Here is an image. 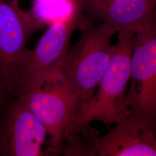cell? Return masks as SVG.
Masks as SVG:
<instances>
[{"mask_svg":"<svg viewBox=\"0 0 156 156\" xmlns=\"http://www.w3.org/2000/svg\"><path fill=\"white\" fill-rule=\"evenodd\" d=\"M84 18L83 15L51 24L33 49L26 51L19 69V95L41 78L59 69L73 33Z\"/></svg>","mask_w":156,"mask_h":156,"instance_id":"obj_7","label":"cell"},{"mask_svg":"<svg viewBox=\"0 0 156 156\" xmlns=\"http://www.w3.org/2000/svg\"><path fill=\"white\" fill-rule=\"evenodd\" d=\"M83 0H42L34 1L30 14L44 27L83 15Z\"/></svg>","mask_w":156,"mask_h":156,"instance_id":"obj_10","label":"cell"},{"mask_svg":"<svg viewBox=\"0 0 156 156\" xmlns=\"http://www.w3.org/2000/svg\"><path fill=\"white\" fill-rule=\"evenodd\" d=\"M42 27L17 1L0 0V80L11 97L19 93V69L28 39Z\"/></svg>","mask_w":156,"mask_h":156,"instance_id":"obj_5","label":"cell"},{"mask_svg":"<svg viewBox=\"0 0 156 156\" xmlns=\"http://www.w3.org/2000/svg\"><path fill=\"white\" fill-rule=\"evenodd\" d=\"M129 82V116L156 133V34L151 26L135 34Z\"/></svg>","mask_w":156,"mask_h":156,"instance_id":"obj_4","label":"cell"},{"mask_svg":"<svg viewBox=\"0 0 156 156\" xmlns=\"http://www.w3.org/2000/svg\"><path fill=\"white\" fill-rule=\"evenodd\" d=\"M18 96L46 129L49 156L62 154L65 142L75 134L78 111L74 97L59 69L41 78Z\"/></svg>","mask_w":156,"mask_h":156,"instance_id":"obj_2","label":"cell"},{"mask_svg":"<svg viewBox=\"0 0 156 156\" xmlns=\"http://www.w3.org/2000/svg\"><path fill=\"white\" fill-rule=\"evenodd\" d=\"M101 136L87 126L83 134L89 156H156V133L128 116Z\"/></svg>","mask_w":156,"mask_h":156,"instance_id":"obj_8","label":"cell"},{"mask_svg":"<svg viewBox=\"0 0 156 156\" xmlns=\"http://www.w3.org/2000/svg\"><path fill=\"white\" fill-rule=\"evenodd\" d=\"M79 28L80 37L58 69L76 101L78 119L109 66L115 49L112 39L117 33L111 25L102 22L94 26L86 17Z\"/></svg>","mask_w":156,"mask_h":156,"instance_id":"obj_1","label":"cell"},{"mask_svg":"<svg viewBox=\"0 0 156 156\" xmlns=\"http://www.w3.org/2000/svg\"><path fill=\"white\" fill-rule=\"evenodd\" d=\"M156 0H83L90 19L101 20L119 33L136 34L152 26Z\"/></svg>","mask_w":156,"mask_h":156,"instance_id":"obj_9","label":"cell"},{"mask_svg":"<svg viewBox=\"0 0 156 156\" xmlns=\"http://www.w3.org/2000/svg\"><path fill=\"white\" fill-rule=\"evenodd\" d=\"M48 131L22 98L11 97L0 107V156H48Z\"/></svg>","mask_w":156,"mask_h":156,"instance_id":"obj_6","label":"cell"},{"mask_svg":"<svg viewBox=\"0 0 156 156\" xmlns=\"http://www.w3.org/2000/svg\"><path fill=\"white\" fill-rule=\"evenodd\" d=\"M151 28L153 31V32L156 34V4H155V8L153 13V22H152V26Z\"/></svg>","mask_w":156,"mask_h":156,"instance_id":"obj_12","label":"cell"},{"mask_svg":"<svg viewBox=\"0 0 156 156\" xmlns=\"http://www.w3.org/2000/svg\"><path fill=\"white\" fill-rule=\"evenodd\" d=\"M11 97L4 84L0 80V107L4 105Z\"/></svg>","mask_w":156,"mask_h":156,"instance_id":"obj_11","label":"cell"},{"mask_svg":"<svg viewBox=\"0 0 156 156\" xmlns=\"http://www.w3.org/2000/svg\"><path fill=\"white\" fill-rule=\"evenodd\" d=\"M135 36L133 33H118L109 66L94 94L81 112L75 134L93 122H101L108 126L129 116L127 93Z\"/></svg>","mask_w":156,"mask_h":156,"instance_id":"obj_3","label":"cell"},{"mask_svg":"<svg viewBox=\"0 0 156 156\" xmlns=\"http://www.w3.org/2000/svg\"><path fill=\"white\" fill-rule=\"evenodd\" d=\"M10 1H17V0H10ZM41 1H42V0H34V1H37V2H39Z\"/></svg>","mask_w":156,"mask_h":156,"instance_id":"obj_13","label":"cell"}]
</instances>
